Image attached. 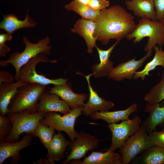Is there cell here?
<instances>
[{"label": "cell", "instance_id": "83f0119b", "mask_svg": "<svg viewBox=\"0 0 164 164\" xmlns=\"http://www.w3.org/2000/svg\"><path fill=\"white\" fill-rule=\"evenodd\" d=\"M144 99L153 104L159 103L164 100V72L161 80L145 95Z\"/></svg>", "mask_w": 164, "mask_h": 164}, {"label": "cell", "instance_id": "f1b7e54d", "mask_svg": "<svg viewBox=\"0 0 164 164\" xmlns=\"http://www.w3.org/2000/svg\"><path fill=\"white\" fill-rule=\"evenodd\" d=\"M55 130L40 122L35 130L34 135L35 137L39 138L44 147L47 149L53 135L55 134Z\"/></svg>", "mask_w": 164, "mask_h": 164}, {"label": "cell", "instance_id": "7c38bea8", "mask_svg": "<svg viewBox=\"0 0 164 164\" xmlns=\"http://www.w3.org/2000/svg\"><path fill=\"white\" fill-rule=\"evenodd\" d=\"M33 137L32 134L26 133L19 141L7 142L0 141V164L10 157L12 158L11 164L18 163L21 160L20 151L31 145Z\"/></svg>", "mask_w": 164, "mask_h": 164}, {"label": "cell", "instance_id": "4dcf8cb0", "mask_svg": "<svg viewBox=\"0 0 164 164\" xmlns=\"http://www.w3.org/2000/svg\"><path fill=\"white\" fill-rule=\"evenodd\" d=\"M150 141L152 146L164 148V131H153L149 134Z\"/></svg>", "mask_w": 164, "mask_h": 164}, {"label": "cell", "instance_id": "74e56055", "mask_svg": "<svg viewBox=\"0 0 164 164\" xmlns=\"http://www.w3.org/2000/svg\"><path fill=\"white\" fill-rule=\"evenodd\" d=\"M79 2L86 5H88L91 0H77Z\"/></svg>", "mask_w": 164, "mask_h": 164}, {"label": "cell", "instance_id": "44dd1931", "mask_svg": "<svg viewBox=\"0 0 164 164\" xmlns=\"http://www.w3.org/2000/svg\"><path fill=\"white\" fill-rule=\"evenodd\" d=\"M145 111L149 113V117L141 125L145 128L148 133L155 130L158 125L164 123V104L159 106V103L153 104L147 102Z\"/></svg>", "mask_w": 164, "mask_h": 164}, {"label": "cell", "instance_id": "8992f818", "mask_svg": "<svg viewBox=\"0 0 164 164\" xmlns=\"http://www.w3.org/2000/svg\"><path fill=\"white\" fill-rule=\"evenodd\" d=\"M83 106L72 108L70 112L63 116L55 112H47L40 122L58 132H65L71 141L73 142L79 133L74 129L75 122L77 118L82 114Z\"/></svg>", "mask_w": 164, "mask_h": 164}, {"label": "cell", "instance_id": "f546056e", "mask_svg": "<svg viewBox=\"0 0 164 164\" xmlns=\"http://www.w3.org/2000/svg\"><path fill=\"white\" fill-rule=\"evenodd\" d=\"M12 128V124L8 117L0 115V141H4Z\"/></svg>", "mask_w": 164, "mask_h": 164}, {"label": "cell", "instance_id": "4316f807", "mask_svg": "<svg viewBox=\"0 0 164 164\" xmlns=\"http://www.w3.org/2000/svg\"><path fill=\"white\" fill-rule=\"evenodd\" d=\"M138 162L143 164H164V148L152 146L142 152Z\"/></svg>", "mask_w": 164, "mask_h": 164}, {"label": "cell", "instance_id": "5b68a950", "mask_svg": "<svg viewBox=\"0 0 164 164\" xmlns=\"http://www.w3.org/2000/svg\"><path fill=\"white\" fill-rule=\"evenodd\" d=\"M46 114L38 111L32 112L25 111L8 114L6 115L12 123V128L4 142H17L20 135L23 133L30 134L35 137V130Z\"/></svg>", "mask_w": 164, "mask_h": 164}, {"label": "cell", "instance_id": "52a82bcc", "mask_svg": "<svg viewBox=\"0 0 164 164\" xmlns=\"http://www.w3.org/2000/svg\"><path fill=\"white\" fill-rule=\"evenodd\" d=\"M46 55L45 53H40L23 65L19 71L20 80L27 83L37 84L46 86L50 84L55 85L65 84L68 79L60 78L50 79L43 75L38 74L36 71V66L39 63L55 62V60H50Z\"/></svg>", "mask_w": 164, "mask_h": 164}, {"label": "cell", "instance_id": "4fadbf2b", "mask_svg": "<svg viewBox=\"0 0 164 164\" xmlns=\"http://www.w3.org/2000/svg\"><path fill=\"white\" fill-rule=\"evenodd\" d=\"M77 73L83 75L86 78L89 92L88 100L83 106L82 110L83 114L87 117H90L95 112L109 111L114 107L113 103L100 97L97 91L93 89L90 81V77L93 75L92 73L87 75H85L80 72H77Z\"/></svg>", "mask_w": 164, "mask_h": 164}, {"label": "cell", "instance_id": "8d00e7d4", "mask_svg": "<svg viewBox=\"0 0 164 164\" xmlns=\"http://www.w3.org/2000/svg\"><path fill=\"white\" fill-rule=\"evenodd\" d=\"M34 163L38 164H50V162L46 158H45L44 159L40 158L39 160H36V162H34Z\"/></svg>", "mask_w": 164, "mask_h": 164}, {"label": "cell", "instance_id": "7402d4cb", "mask_svg": "<svg viewBox=\"0 0 164 164\" xmlns=\"http://www.w3.org/2000/svg\"><path fill=\"white\" fill-rule=\"evenodd\" d=\"M26 83L19 80L13 83L4 82L0 84V115L5 116L7 114L11 100L19 88Z\"/></svg>", "mask_w": 164, "mask_h": 164}, {"label": "cell", "instance_id": "277c9868", "mask_svg": "<svg viewBox=\"0 0 164 164\" xmlns=\"http://www.w3.org/2000/svg\"><path fill=\"white\" fill-rule=\"evenodd\" d=\"M46 86L37 84L26 83L19 87L9 105L7 114L25 111L37 112L39 97L45 91Z\"/></svg>", "mask_w": 164, "mask_h": 164}, {"label": "cell", "instance_id": "ab89813d", "mask_svg": "<svg viewBox=\"0 0 164 164\" xmlns=\"http://www.w3.org/2000/svg\"><path fill=\"white\" fill-rule=\"evenodd\" d=\"M161 21H162L163 23H164V19Z\"/></svg>", "mask_w": 164, "mask_h": 164}, {"label": "cell", "instance_id": "5bb4252c", "mask_svg": "<svg viewBox=\"0 0 164 164\" xmlns=\"http://www.w3.org/2000/svg\"><path fill=\"white\" fill-rule=\"evenodd\" d=\"M64 101L58 95L45 91L40 95L37 106V111L46 113L49 112H59L66 114L71 110Z\"/></svg>", "mask_w": 164, "mask_h": 164}, {"label": "cell", "instance_id": "484cf974", "mask_svg": "<svg viewBox=\"0 0 164 164\" xmlns=\"http://www.w3.org/2000/svg\"><path fill=\"white\" fill-rule=\"evenodd\" d=\"M69 11H73L79 15L81 18L95 21L101 11L95 10L87 5L84 4L77 0H73L64 6Z\"/></svg>", "mask_w": 164, "mask_h": 164}, {"label": "cell", "instance_id": "60d3db41", "mask_svg": "<svg viewBox=\"0 0 164 164\" xmlns=\"http://www.w3.org/2000/svg\"></svg>", "mask_w": 164, "mask_h": 164}, {"label": "cell", "instance_id": "6da1fadb", "mask_svg": "<svg viewBox=\"0 0 164 164\" xmlns=\"http://www.w3.org/2000/svg\"><path fill=\"white\" fill-rule=\"evenodd\" d=\"M134 19L133 15L119 5L101 11L95 21L97 40L106 45L111 39L121 40L126 37L136 26Z\"/></svg>", "mask_w": 164, "mask_h": 164}, {"label": "cell", "instance_id": "9c48e42d", "mask_svg": "<svg viewBox=\"0 0 164 164\" xmlns=\"http://www.w3.org/2000/svg\"><path fill=\"white\" fill-rule=\"evenodd\" d=\"M141 122V118L136 115L132 119L123 120L119 124H108L107 127L111 131L112 138L108 150L115 152L121 149L127 139L139 129Z\"/></svg>", "mask_w": 164, "mask_h": 164}, {"label": "cell", "instance_id": "f35d334b", "mask_svg": "<svg viewBox=\"0 0 164 164\" xmlns=\"http://www.w3.org/2000/svg\"><path fill=\"white\" fill-rule=\"evenodd\" d=\"M162 130H163L164 131V125H163V127L162 128Z\"/></svg>", "mask_w": 164, "mask_h": 164}, {"label": "cell", "instance_id": "603a6c76", "mask_svg": "<svg viewBox=\"0 0 164 164\" xmlns=\"http://www.w3.org/2000/svg\"><path fill=\"white\" fill-rule=\"evenodd\" d=\"M28 11L23 20H20L15 15L10 14L5 15L0 24V29L12 34L15 31L25 28L35 27L36 23L29 16Z\"/></svg>", "mask_w": 164, "mask_h": 164}, {"label": "cell", "instance_id": "d590c367", "mask_svg": "<svg viewBox=\"0 0 164 164\" xmlns=\"http://www.w3.org/2000/svg\"><path fill=\"white\" fill-rule=\"evenodd\" d=\"M12 38V34L9 33H1L0 34V43H5L7 41H10Z\"/></svg>", "mask_w": 164, "mask_h": 164}, {"label": "cell", "instance_id": "7a4b0ae2", "mask_svg": "<svg viewBox=\"0 0 164 164\" xmlns=\"http://www.w3.org/2000/svg\"><path fill=\"white\" fill-rule=\"evenodd\" d=\"M145 37L148 39L144 48L145 51L152 50L157 45L162 47L164 44V23L141 18L135 28L125 38L128 40L133 39L135 43H140Z\"/></svg>", "mask_w": 164, "mask_h": 164}, {"label": "cell", "instance_id": "d4e9b609", "mask_svg": "<svg viewBox=\"0 0 164 164\" xmlns=\"http://www.w3.org/2000/svg\"><path fill=\"white\" fill-rule=\"evenodd\" d=\"M154 49L155 54L153 58L146 64L142 70L136 72L134 79L136 80L140 78L142 80H144L145 77L149 75V72L158 66H161L164 69V50L161 47L157 46Z\"/></svg>", "mask_w": 164, "mask_h": 164}, {"label": "cell", "instance_id": "ffe728a7", "mask_svg": "<svg viewBox=\"0 0 164 164\" xmlns=\"http://www.w3.org/2000/svg\"><path fill=\"white\" fill-rule=\"evenodd\" d=\"M137 110V105L136 103H135L124 110L111 111H96L90 117L94 120H102L109 124L128 119L129 115Z\"/></svg>", "mask_w": 164, "mask_h": 164}, {"label": "cell", "instance_id": "b9f144b4", "mask_svg": "<svg viewBox=\"0 0 164 164\" xmlns=\"http://www.w3.org/2000/svg\"></svg>", "mask_w": 164, "mask_h": 164}, {"label": "cell", "instance_id": "8fae6325", "mask_svg": "<svg viewBox=\"0 0 164 164\" xmlns=\"http://www.w3.org/2000/svg\"><path fill=\"white\" fill-rule=\"evenodd\" d=\"M152 51V50L148 51L146 55L139 60H136L134 58L113 68L109 72L108 79H112L118 82L125 79H133L136 72L142 66L146 60L151 56Z\"/></svg>", "mask_w": 164, "mask_h": 164}, {"label": "cell", "instance_id": "9a60e30c", "mask_svg": "<svg viewBox=\"0 0 164 164\" xmlns=\"http://www.w3.org/2000/svg\"><path fill=\"white\" fill-rule=\"evenodd\" d=\"M71 32L81 36L85 40L87 47V52L93 53V49L96 46L97 39V25L95 21L82 19H79L75 22Z\"/></svg>", "mask_w": 164, "mask_h": 164}, {"label": "cell", "instance_id": "e0dca14e", "mask_svg": "<svg viewBox=\"0 0 164 164\" xmlns=\"http://www.w3.org/2000/svg\"><path fill=\"white\" fill-rule=\"evenodd\" d=\"M125 4L135 15L141 18L157 20L153 0H126Z\"/></svg>", "mask_w": 164, "mask_h": 164}, {"label": "cell", "instance_id": "30bf717a", "mask_svg": "<svg viewBox=\"0 0 164 164\" xmlns=\"http://www.w3.org/2000/svg\"><path fill=\"white\" fill-rule=\"evenodd\" d=\"M95 135L81 131L73 142L71 141L67 148L70 153L66 156V159L62 164H67L71 160H80L89 151L97 149L101 141Z\"/></svg>", "mask_w": 164, "mask_h": 164}, {"label": "cell", "instance_id": "ba28073f", "mask_svg": "<svg viewBox=\"0 0 164 164\" xmlns=\"http://www.w3.org/2000/svg\"><path fill=\"white\" fill-rule=\"evenodd\" d=\"M152 146L149 134L141 125L139 129L127 139L120 149L122 164H129L138 155Z\"/></svg>", "mask_w": 164, "mask_h": 164}, {"label": "cell", "instance_id": "1f68e13d", "mask_svg": "<svg viewBox=\"0 0 164 164\" xmlns=\"http://www.w3.org/2000/svg\"><path fill=\"white\" fill-rule=\"evenodd\" d=\"M88 5L95 10L101 11L109 6L110 2L108 0H91Z\"/></svg>", "mask_w": 164, "mask_h": 164}, {"label": "cell", "instance_id": "2e32d148", "mask_svg": "<svg viewBox=\"0 0 164 164\" xmlns=\"http://www.w3.org/2000/svg\"><path fill=\"white\" fill-rule=\"evenodd\" d=\"M71 86L70 83L67 82L64 85H55L48 91L59 96L71 108L84 106V101L87 99L88 95L85 93L79 94L75 93L71 89Z\"/></svg>", "mask_w": 164, "mask_h": 164}, {"label": "cell", "instance_id": "836d02e7", "mask_svg": "<svg viewBox=\"0 0 164 164\" xmlns=\"http://www.w3.org/2000/svg\"><path fill=\"white\" fill-rule=\"evenodd\" d=\"M15 80V77L9 72L4 70L0 71V84L4 82L13 83Z\"/></svg>", "mask_w": 164, "mask_h": 164}, {"label": "cell", "instance_id": "e575fe53", "mask_svg": "<svg viewBox=\"0 0 164 164\" xmlns=\"http://www.w3.org/2000/svg\"><path fill=\"white\" fill-rule=\"evenodd\" d=\"M5 43H0V56L3 57L5 56L10 51V48Z\"/></svg>", "mask_w": 164, "mask_h": 164}, {"label": "cell", "instance_id": "cb8c5ba5", "mask_svg": "<svg viewBox=\"0 0 164 164\" xmlns=\"http://www.w3.org/2000/svg\"><path fill=\"white\" fill-rule=\"evenodd\" d=\"M80 164H122L120 154L107 150L105 152L93 151Z\"/></svg>", "mask_w": 164, "mask_h": 164}, {"label": "cell", "instance_id": "ac0fdd59", "mask_svg": "<svg viewBox=\"0 0 164 164\" xmlns=\"http://www.w3.org/2000/svg\"><path fill=\"white\" fill-rule=\"evenodd\" d=\"M121 40H117L115 43L106 50L101 49L97 46H95L98 54L100 63H95L91 66L92 73L95 78L108 76L110 70L114 67V63L110 60L109 58L112 51Z\"/></svg>", "mask_w": 164, "mask_h": 164}, {"label": "cell", "instance_id": "3957f363", "mask_svg": "<svg viewBox=\"0 0 164 164\" xmlns=\"http://www.w3.org/2000/svg\"><path fill=\"white\" fill-rule=\"evenodd\" d=\"M23 41L25 47L22 52L13 53L7 60L0 61L1 67H5L9 64H11L14 67L15 70V77L16 81L20 80L19 71L23 65L40 53H44L46 55L50 54L52 48L51 46L49 45L50 39L48 36L44 39L39 40L36 43L29 42L26 36L23 37Z\"/></svg>", "mask_w": 164, "mask_h": 164}, {"label": "cell", "instance_id": "d6986e66", "mask_svg": "<svg viewBox=\"0 0 164 164\" xmlns=\"http://www.w3.org/2000/svg\"><path fill=\"white\" fill-rule=\"evenodd\" d=\"M70 142L61 132H58L53 135L46 155V158L51 164H54L55 161L58 162L63 158L64 152Z\"/></svg>", "mask_w": 164, "mask_h": 164}, {"label": "cell", "instance_id": "d6a6232c", "mask_svg": "<svg viewBox=\"0 0 164 164\" xmlns=\"http://www.w3.org/2000/svg\"><path fill=\"white\" fill-rule=\"evenodd\" d=\"M157 21L164 19V0H153Z\"/></svg>", "mask_w": 164, "mask_h": 164}]
</instances>
